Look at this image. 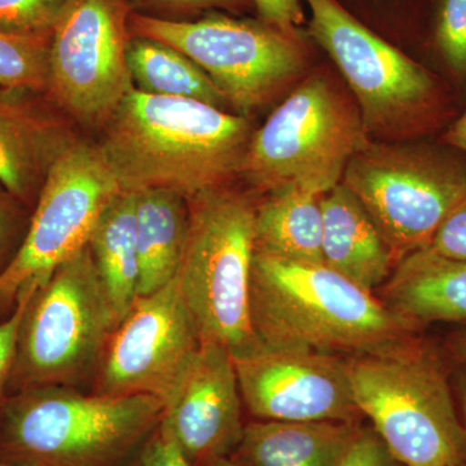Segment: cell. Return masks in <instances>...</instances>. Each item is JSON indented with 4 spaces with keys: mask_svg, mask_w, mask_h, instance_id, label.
<instances>
[{
    "mask_svg": "<svg viewBox=\"0 0 466 466\" xmlns=\"http://www.w3.org/2000/svg\"><path fill=\"white\" fill-rule=\"evenodd\" d=\"M99 144L122 191L170 189L191 198L240 177L253 127L247 116L134 88Z\"/></svg>",
    "mask_w": 466,
    "mask_h": 466,
    "instance_id": "1",
    "label": "cell"
},
{
    "mask_svg": "<svg viewBox=\"0 0 466 466\" xmlns=\"http://www.w3.org/2000/svg\"><path fill=\"white\" fill-rule=\"evenodd\" d=\"M250 308L257 339L275 349L359 357L425 332L323 262L257 250Z\"/></svg>",
    "mask_w": 466,
    "mask_h": 466,
    "instance_id": "2",
    "label": "cell"
},
{
    "mask_svg": "<svg viewBox=\"0 0 466 466\" xmlns=\"http://www.w3.org/2000/svg\"><path fill=\"white\" fill-rule=\"evenodd\" d=\"M355 404L404 466H466V440L443 346L424 332L346 358Z\"/></svg>",
    "mask_w": 466,
    "mask_h": 466,
    "instance_id": "3",
    "label": "cell"
},
{
    "mask_svg": "<svg viewBox=\"0 0 466 466\" xmlns=\"http://www.w3.org/2000/svg\"><path fill=\"white\" fill-rule=\"evenodd\" d=\"M153 395H91L69 386L12 392L0 404V460L34 466H127L157 429Z\"/></svg>",
    "mask_w": 466,
    "mask_h": 466,
    "instance_id": "4",
    "label": "cell"
},
{
    "mask_svg": "<svg viewBox=\"0 0 466 466\" xmlns=\"http://www.w3.org/2000/svg\"><path fill=\"white\" fill-rule=\"evenodd\" d=\"M309 35L339 66L359 104L367 134L397 131L420 139L446 131L458 116V92L408 56L339 0H305Z\"/></svg>",
    "mask_w": 466,
    "mask_h": 466,
    "instance_id": "5",
    "label": "cell"
},
{
    "mask_svg": "<svg viewBox=\"0 0 466 466\" xmlns=\"http://www.w3.org/2000/svg\"><path fill=\"white\" fill-rule=\"evenodd\" d=\"M186 248L175 276L201 343L232 358L259 345L251 321L256 205L229 186L188 198Z\"/></svg>",
    "mask_w": 466,
    "mask_h": 466,
    "instance_id": "6",
    "label": "cell"
},
{
    "mask_svg": "<svg viewBox=\"0 0 466 466\" xmlns=\"http://www.w3.org/2000/svg\"><path fill=\"white\" fill-rule=\"evenodd\" d=\"M116 325L87 245L57 266L27 300L8 390L84 381L96 372Z\"/></svg>",
    "mask_w": 466,
    "mask_h": 466,
    "instance_id": "7",
    "label": "cell"
},
{
    "mask_svg": "<svg viewBox=\"0 0 466 466\" xmlns=\"http://www.w3.org/2000/svg\"><path fill=\"white\" fill-rule=\"evenodd\" d=\"M368 142L358 109L327 78L309 76L251 135L240 177L266 195L297 188L323 196Z\"/></svg>",
    "mask_w": 466,
    "mask_h": 466,
    "instance_id": "8",
    "label": "cell"
},
{
    "mask_svg": "<svg viewBox=\"0 0 466 466\" xmlns=\"http://www.w3.org/2000/svg\"><path fill=\"white\" fill-rule=\"evenodd\" d=\"M342 183L357 196L400 262L431 245L466 193V153L441 139L368 142Z\"/></svg>",
    "mask_w": 466,
    "mask_h": 466,
    "instance_id": "9",
    "label": "cell"
},
{
    "mask_svg": "<svg viewBox=\"0 0 466 466\" xmlns=\"http://www.w3.org/2000/svg\"><path fill=\"white\" fill-rule=\"evenodd\" d=\"M128 29L131 36L155 39L191 58L241 116L265 106L306 64L303 38L253 18L210 14L177 21L131 14Z\"/></svg>",
    "mask_w": 466,
    "mask_h": 466,
    "instance_id": "10",
    "label": "cell"
},
{
    "mask_svg": "<svg viewBox=\"0 0 466 466\" xmlns=\"http://www.w3.org/2000/svg\"><path fill=\"white\" fill-rule=\"evenodd\" d=\"M29 229L0 272V305L41 285L88 240L104 208L122 191L99 144L69 140L52 161Z\"/></svg>",
    "mask_w": 466,
    "mask_h": 466,
    "instance_id": "11",
    "label": "cell"
},
{
    "mask_svg": "<svg viewBox=\"0 0 466 466\" xmlns=\"http://www.w3.org/2000/svg\"><path fill=\"white\" fill-rule=\"evenodd\" d=\"M130 7L127 0H70L52 32L47 92L82 124L104 126L135 88Z\"/></svg>",
    "mask_w": 466,
    "mask_h": 466,
    "instance_id": "12",
    "label": "cell"
},
{
    "mask_svg": "<svg viewBox=\"0 0 466 466\" xmlns=\"http://www.w3.org/2000/svg\"><path fill=\"white\" fill-rule=\"evenodd\" d=\"M177 279L137 297L110 336L96 370L97 394L164 401L201 348Z\"/></svg>",
    "mask_w": 466,
    "mask_h": 466,
    "instance_id": "13",
    "label": "cell"
},
{
    "mask_svg": "<svg viewBox=\"0 0 466 466\" xmlns=\"http://www.w3.org/2000/svg\"><path fill=\"white\" fill-rule=\"evenodd\" d=\"M233 361L244 406L257 420L360 422L363 417L345 357L259 343Z\"/></svg>",
    "mask_w": 466,
    "mask_h": 466,
    "instance_id": "14",
    "label": "cell"
},
{
    "mask_svg": "<svg viewBox=\"0 0 466 466\" xmlns=\"http://www.w3.org/2000/svg\"><path fill=\"white\" fill-rule=\"evenodd\" d=\"M232 355L213 343L198 354L164 400L161 426L193 466L231 458L245 425Z\"/></svg>",
    "mask_w": 466,
    "mask_h": 466,
    "instance_id": "15",
    "label": "cell"
},
{
    "mask_svg": "<svg viewBox=\"0 0 466 466\" xmlns=\"http://www.w3.org/2000/svg\"><path fill=\"white\" fill-rule=\"evenodd\" d=\"M321 208L323 262L375 293L389 280L398 263L379 227L343 183L325 193Z\"/></svg>",
    "mask_w": 466,
    "mask_h": 466,
    "instance_id": "16",
    "label": "cell"
},
{
    "mask_svg": "<svg viewBox=\"0 0 466 466\" xmlns=\"http://www.w3.org/2000/svg\"><path fill=\"white\" fill-rule=\"evenodd\" d=\"M379 297L422 329L435 323L466 325V262L429 248L413 251L397 263Z\"/></svg>",
    "mask_w": 466,
    "mask_h": 466,
    "instance_id": "17",
    "label": "cell"
},
{
    "mask_svg": "<svg viewBox=\"0 0 466 466\" xmlns=\"http://www.w3.org/2000/svg\"><path fill=\"white\" fill-rule=\"evenodd\" d=\"M60 125L26 101L0 96V184L27 200L67 142Z\"/></svg>",
    "mask_w": 466,
    "mask_h": 466,
    "instance_id": "18",
    "label": "cell"
},
{
    "mask_svg": "<svg viewBox=\"0 0 466 466\" xmlns=\"http://www.w3.org/2000/svg\"><path fill=\"white\" fill-rule=\"evenodd\" d=\"M360 425L257 420L245 425L231 459L242 466H333Z\"/></svg>",
    "mask_w": 466,
    "mask_h": 466,
    "instance_id": "19",
    "label": "cell"
},
{
    "mask_svg": "<svg viewBox=\"0 0 466 466\" xmlns=\"http://www.w3.org/2000/svg\"><path fill=\"white\" fill-rule=\"evenodd\" d=\"M135 195L137 297H143L167 287L177 276L188 235L189 204L170 189H142Z\"/></svg>",
    "mask_w": 466,
    "mask_h": 466,
    "instance_id": "20",
    "label": "cell"
},
{
    "mask_svg": "<svg viewBox=\"0 0 466 466\" xmlns=\"http://www.w3.org/2000/svg\"><path fill=\"white\" fill-rule=\"evenodd\" d=\"M137 195L121 191L106 205L88 240L92 258L118 324L137 299Z\"/></svg>",
    "mask_w": 466,
    "mask_h": 466,
    "instance_id": "21",
    "label": "cell"
},
{
    "mask_svg": "<svg viewBox=\"0 0 466 466\" xmlns=\"http://www.w3.org/2000/svg\"><path fill=\"white\" fill-rule=\"evenodd\" d=\"M323 196L297 188L268 193L256 205V250L323 262Z\"/></svg>",
    "mask_w": 466,
    "mask_h": 466,
    "instance_id": "22",
    "label": "cell"
},
{
    "mask_svg": "<svg viewBox=\"0 0 466 466\" xmlns=\"http://www.w3.org/2000/svg\"><path fill=\"white\" fill-rule=\"evenodd\" d=\"M127 66L137 90L144 94L198 100L219 109L228 104L198 64L165 43L131 36Z\"/></svg>",
    "mask_w": 466,
    "mask_h": 466,
    "instance_id": "23",
    "label": "cell"
},
{
    "mask_svg": "<svg viewBox=\"0 0 466 466\" xmlns=\"http://www.w3.org/2000/svg\"><path fill=\"white\" fill-rule=\"evenodd\" d=\"M429 47L451 87L466 88V0H431Z\"/></svg>",
    "mask_w": 466,
    "mask_h": 466,
    "instance_id": "24",
    "label": "cell"
},
{
    "mask_svg": "<svg viewBox=\"0 0 466 466\" xmlns=\"http://www.w3.org/2000/svg\"><path fill=\"white\" fill-rule=\"evenodd\" d=\"M50 39L0 33V86L9 91H47Z\"/></svg>",
    "mask_w": 466,
    "mask_h": 466,
    "instance_id": "25",
    "label": "cell"
},
{
    "mask_svg": "<svg viewBox=\"0 0 466 466\" xmlns=\"http://www.w3.org/2000/svg\"><path fill=\"white\" fill-rule=\"evenodd\" d=\"M70 0H0V33L51 39Z\"/></svg>",
    "mask_w": 466,
    "mask_h": 466,
    "instance_id": "26",
    "label": "cell"
},
{
    "mask_svg": "<svg viewBox=\"0 0 466 466\" xmlns=\"http://www.w3.org/2000/svg\"><path fill=\"white\" fill-rule=\"evenodd\" d=\"M395 462L372 426L360 425L333 466H395Z\"/></svg>",
    "mask_w": 466,
    "mask_h": 466,
    "instance_id": "27",
    "label": "cell"
},
{
    "mask_svg": "<svg viewBox=\"0 0 466 466\" xmlns=\"http://www.w3.org/2000/svg\"><path fill=\"white\" fill-rule=\"evenodd\" d=\"M38 285L34 284L18 294L14 311L0 323V404L7 397L9 379L14 367L15 350H16L18 328L30 296Z\"/></svg>",
    "mask_w": 466,
    "mask_h": 466,
    "instance_id": "28",
    "label": "cell"
},
{
    "mask_svg": "<svg viewBox=\"0 0 466 466\" xmlns=\"http://www.w3.org/2000/svg\"><path fill=\"white\" fill-rule=\"evenodd\" d=\"M428 248L446 258L466 262V193L441 223Z\"/></svg>",
    "mask_w": 466,
    "mask_h": 466,
    "instance_id": "29",
    "label": "cell"
},
{
    "mask_svg": "<svg viewBox=\"0 0 466 466\" xmlns=\"http://www.w3.org/2000/svg\"><path fill=\"white\" fill-rule=\"evenodd\" d=\"M259 20L290 36L303 38L305 0H250Z\"/></svg>",
    "mask_w": 466,
    "mask_h": 466,
    "instance_id": "30",
    "label": "cell"
},
{
    "mask_svg": "<svg viewBox=\"0 0 466 466\" xmlns=\"http://www.w3.org/2000/svg\"><path fill=\"white\" fill-rule=\"evenodd\" d=\"M127 466H193L161 422Z\"/></svg>",
    "mask_w": 466,
    "mask_h": 466,
    "instance_id": "31",
    "label": "cell"
},
{
    "mask_svg": "<svg viewBox=\"0 0 466 466\" xmlns=\"http://www.w3.org/2000/svg\"><path fill=\"white\" fill-rule=\"evenodd\" d=\"M130 3V0H127ZM150 7L171 9V11H200V9H225L238 14L250 5V0H131Z\"/></svg>",
    "mask_w": 466,
    "mask_h": 466,
    "instance_id": "32",
    "label": "cell"
},
{
    "mask_svg": "<svg viewBox=\"0 0 466 466\" xmlns=\"http://www.w3.org/2000/svg\"><path fill=\"white\" fill-rule=\"evenodd\" d=\"M17 213L11 202L0 196V272L5 268V262L9 244L16 232Z\"/></svg>",
    "mask_w": 466,
    "mask_h": 466,
    "instance_id": "33",
    "label": "cell"
},
{
    "mask_svg": "<svg viewBox=\"0 0 466 466\" xmlns=\"http://www.w3.org/2000/svg\"><path fill=\"white\" fill-rule=\"evenodd\" d=\"M441 346H443L444 352L451 363H466V325L450 333Z\"/></svg>",
    "mask_w": 466,
    "mask_h": 466,
    "instance_id": "34",
    "label": "cell"
},
{
    "mask_svg": "<svg viewBox=\"0 0 466 466\" xmlns=\"http://www.w3.org/2000/svg\"><path fill=\"white\" fill-rule=\"evenodd\" d=\"M452 386L466 440V363L453 364Z\"/></svg>",
    "mask_w": 466,
    "mask_h": 466,
    "instance_id": "35",
    "label": "cell"
},
{
    "mask_svg": "<svg viewBox=\"0 0 466 466\" xmlns=\"http://www.w3.org/2000/svg\"><path fill=\"white\" fill-rule=\"evenodd\" d=\"M441 139L466 153V106L458 118L441 135Z\"/></svg>",
    "mask_w": 466,
    "mask_h": 466,
    "instance_id": "36",
    "label": "cell"
},
{
    "mask_svg": "<svg viewBox=\"0 0 466 466\" xmlns=\"http://www.w3.org/2000/svg\"><path fill=\"white\" fill-rule=\"evenodd\" d=\"M207 466H242L238 464V462H236L235 460H232L231 458H226V459H219L216 460V461L210 462V464Z\"/></svg>",
    "mask_w": 466,
    "mask_h": 466,
    "instance_id": "37",
    "label": "cell"
},
{
    "mask_svg": "<svg viewBox=\"0 0 466 466\" xmlns=\"http://www.w3.org/2000/svg\"><path fill=\"white\" fill-rule=\"evenodd\" d=\"M0 466H34V465L15 464V462L2 461V460H0Z\"/></svg>",
    "mask_w": 466,
    "mask_h": 466,
    "instance_id": "38",
    "label": "cell"
}]
</instances>
